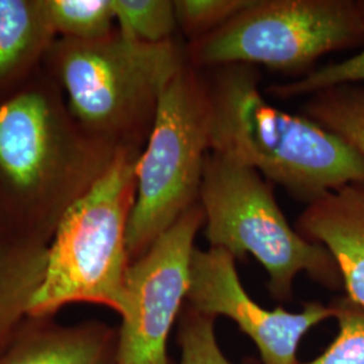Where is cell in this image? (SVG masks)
I'll return each mask as SVG.
<instances>
[{"label":"cell","instance_id":"6da1fadb","mask_svg":"<svg viewBox=\"0 0 364 364\" xmlns=\"http://www.w3.org/2000/svg\"><path fill=\"white\" fill-rule=\"evenodd\" d=\"M42 81L0 105V210L14 232L52 239L120 149L93 138Z\"/></svg>","mask_w":364,"mask_h":364},{"label":"cell","instance_id":"7a4b0ae2","mask_svg":"<svg viewBox=\"0 0 364 364\" xmlns=\"http://www.w3.org/2000/svg\"><path fill=\"white\" fill-rule=\"evenodd\" d=\"M208 85L212 153L263 173L308 204L364 183L363 154L312 119L267 103L252 66H220Z\"/></svg>","mask_w":364,"mask_h":364},{"label":"cell","instance_id":"3957f363","mask_svg":"<svg viewBox=\"0 0 364 364\" xmlns=\"http://www.w3.org/2000/svg\"><path fill=\"white\" fill-rule=\"evenodd\" d=\"M141 153L139 147H120L105 173L66 209L50 239L30 317H53L76 302L123 314L131 264L127 230Z\"/></svg>","mask_w":364,"mask_h":364},{"label":"cell","instance_id":"277c9868","mask_svg":"<svg viewBox=\"0 0 364 364\" xmlns=\"http://www.w3.org/2000/svg\"><path fill=\"white\" fill-rule=\"evenodd\" d=\"M46 58L78 126L119 147L150 135L161 93L189 63L174 39L147 43L117 28L92 41L55 39Z\"/></svg>","mask_w":364,"mask_h":364},{"label":"cell","instance_id":"5b68a950","mask_svg":"<svg viewBox=\"0 0 364 364\" xmlns=\"http://www.w3.org/2000/svg\"><path fill=\"white\" fill-rule=\"evenodd\" d=\"M198 203L210 247L223 248L235 259L254 255L269 274V289L277 301L291 299L294 278L301 272L329 289L343 285L333 257L290 227L257 170L210 151Z\"/></svg>","mask_w":364,"mask_h":364},{"label":"cell","instance_id":"8992f818","mask_svg":"<svg viewBox=\"0 0 364 364\" xmlns=\"http://www.w3.org/2000/svg\"><path fill=\"white\" fill-rule=\"evenodd\" d=\"M208 81L191 63L161 93L146 149L136 165V196L127 230L131 262L196 205L210 153Z\"/></svg>","mask_w":364,"mask_h":364},{"label":"cell","instance_id":"52a82bcc","mask_svg":"<svg viewBox=\"0 0 364 364\" xmlns=\"http://www.w3.org/2000/svg\"><path fill=\"white\" fill-rule=\"evenodd\" d=\"M364 42L363 1L252 0L188 50L195 66L306 69L326 53Z\"/></svg>","mask_w":364,"mask_h":364},{"label":"cell","instance_id":"ba28073f","mask_svg":"<svg viewBox=\"0 0 364 364\" xmlns=\"http://www.w3.org/2000/svg\"><path fill=\"white\" fill-rule=\"evenodd\" d=\"M204 220L197 203L141 258L131 262L127 302L117 331V364H170V331L188 296L195 237Z\"/></svg>","mask_w":364,"mask_h":364},{"label":"cell","instance_id":"9c48e42d","mask_svg":"<svg viewBox=\"0 0 364 364\" xmlns=\"http://www.w3.org/2000/svg\"><path fill=\"white\" fill-rule=\"evenodd\" d=\"M186 301L197 312L234 320L257 344L263 364H299L301 338L312 326L335 316L331 305L318 302L306 304L299 313L262 308L242 287L234 255L218 247L195 248Z\"/></svg>","mask_w":364,"mask_h":364},{"label":"cell","instance_id":"30bf717a","mask_svg":"<svg viewBox=\"0 0 364 364\" xmlns=\"http://www.w3.org/2000/svg\"><path fill=\"white\" fill-rule=\"evenodd\" d=\"M297 228L329 251L347 297L364 308V183L346 185L309 203Z\"/></svg>","mask_w":364,"mask_h":364},{"label":"cell","instance_id":"8fae6325","mask_svg":"<svg viewBox=\"0 0 364 364\" xmlns=\"http://www.w3.org/2000/svg\"><path fill=\"white\" fill-rule=\"evenodd\" d=\"M28 317L0 364H117V331L99 321L60 326Z\"/></svg>","mask_w":364,"mask_h":364},{"label":"cell","instance_id":"7c38bea8","mask_svg":"<svg viewBox=\"0 0 364 364\" xmlns=\"http://www.w3.org/2000/svg\"><path fill=\"white\" fill-rule=\"evenodd\" d=\"M50 239L14 234L0 240V355L30 317L48 260Z\"/></svg>","mask_w":364,"mask_h":364},{"label":"cell","instance_id":"4fadbf2b","mask_svg":"<svg viewBox=\"0 0 364 364\" xmlns=\"http://www.w3.org/2000/svg\"><path fill=\"white\" fill-rule=\"evenodd\" d=\"M55 36L45 0H0V88L46 57Z\"/></svg>","mask_w":364,"mask_h":364},{"label":"cell","instance_id":"5bb4252c","mask_svg":"<svg viewBox=\"0 0 364 364\" xmlns=\"http://www.w3.org/2000/svg\"><path fill=\"white\" fill-rule=\"evenodd\" d=\"M305 114L364 156V87L347 84L313 93Z\"/></svg>","mask_w":364,"mask_h":364},{"label":"cell","instance_id":"9a60e30c","mask_svg":"<svg viewBox=\"0 0 364 364\" xmlns=\"http://www.w3.org/2000/svg\"><path fill=\"white\" fill-rule=\"evenodd\" d=\"M55 34L92 41L111 34L115 14L111 0H45Z\"/></svg>","mask_w":364,"mask_h":364},{"label":"cell","instance_id":"2e32d148","mask_svg":"<svg viewBox=\"0 0 364 364\" xmlns=\"http://www.w3.org/2000/svg\"><path fill=\"white\" fill-rule=\"evenodd\" d=\"M117 30L130 38L161 43L173 39L177 28L174 1L111 0Z\"/></svg>","mask_w":364,"mask_h":364},{"label":"cell","instance_id":"e0dca14e","mask_svg":"<svg viewBox=\"0 0 364 364\" xmlns=\"http://www.w3.org/2000/svg\"><path fill=\"white\" fill-rule=\"evenodd\" d=\"M338 335L321 356L304 364H364V308L348 297L331 304ZM301 364V363H299Z\"/></svg>","mask_w":364,"mask_h":364},{"label":"cell","instance_id":"ac0fdd59","mask_svg":"<svg viewBox=\"0 0 364 364\" xmlns=\"http://www.w3.org/2000/svg\"><path fill=\"white\" fill-rule=\"evenodd\" d=\"M252 0H176L177 25L192 41L203 38L247 9Z\"/></svg>","mask_w":364,"mask_h":364},{"label":"cell","instance_id":"d6986e66","mask_svg":"<svg viewBox=\"0 0 364 364\" xmlns=\"http://www.w3.org/2000/svg\"><path fill=\"white\" fill-rule=\"evenodd\" d=\"M180 364H231L219 348L215 336V317L185 306L180 317Z\"/></svg>","mask_w":364,"mask_h":364},{"label":"cell","instance_id":"ffe728a7","mask_svg":"<svg viewBox=\"0 0 364 364\" xmlns=\"http://www.w3.org/2000/svg\"><path fill=\"white\" fill-rule=\"evenodd\" d=\"M362 81H364V48L358 54L341 63L323 66L309 72L299 81L277 85L274 87L273 92L281 97H294Z\"/></svg>","mask_w":364,"mask_h":364},{"label":"cell","instance_id":"44dd1931","mask_svg":"<svg viewBox=\"0 0 364 364\" xmlns=\"http://www.w3.org/2000/svg\"><path fill=\"white\" fill-rule=\"evenodd\" d=\"M14 234H16V232H14L13 228L10 227V224L7 223L6 218L3 216V213H1V210H0V240Z\"/></svg>","mask_w":364,"mask_h":364}]
</instances>
